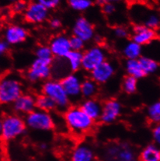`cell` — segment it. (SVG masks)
<instances>
[{
	"label": "cell",
	"instance_id": "cell-1",
	"mask_svg": "<svg viewBox=\"0 0 160 161\" xmlns=\"http://www.w3.org/2000/svg\"><path fill=\"white\" fill-rule=\"evenodd\" d=\"M65 120L68 129L76 134H83L92 128L93 121L81 108H72L66 111Z\"/></svg>",
	"mask_w": 160,
	"mask_h": 161
},
{
	"label": "cell",
	"instance_id": "cell-2",
	"mask_svg": "<svg viewBox=\"0 0 160 161\" xmlns=\"http://www.w3.org/2000/svg\"><path fill=\"white\" fill-rule=\"evenodd\" d=\"M22 94V84L14 75L0 78V103H13Z\"/></svg>",
	"mask_w": 160,
	"mask_h": 161
},
{
	"label": "cell",
	"instance_id": "cell-3",
	"mask_svg": "<svg viewBox=\"0 0 160 161\" xmlns=\"http://www.w3.org/2000/svg\"><path fill=\"white\" fill-rule=\"evenodd\" d=\"M25 131V123L17 115H8L2 121L3 139L11 141L20 136Z\"/></svg>",
	"mask_w": 160,
	"mask_h": 161
},
{
	"label": "cell",
	"instance_id": "cell-4",
	"mask_svg": "<svg viewBox=\"0 0 160 161\" xmlns=\"http://www.w3.org/2000/svg\"><path fill=\"white\" fill-rule=\"evenodd\" d=\"M43 93L50 97L60 108H65L68 106L69 98L65 93L61 82L56 80H49L43 86Z\"/></svg>",
	"mask_w": 160,
	"mask_h": 161
},
{
	"label": "cell",
	"instance_id": "cell-5",
	"mask_svg": "<svg viewBox=\"0 0 160 161\" xmlns=\"http://www.w3.org/2000/svg\"><path fill=\"white\" fill-rule=\"evenodd\" d=\"M26 124L37 131H48L53 128L54 120L48 112L41 110H34L26 118Z\"/></svg>",
	"mask_w": 160,
	"mask_h": 161
},
{
	"label": "cell",
	"instance_id": "cell-6",
	"mask_svg": "<svg viewBox=\"0 0 160 161\" xmlns=\"http://www.w3.org/2000/svg\"><path fill=\"white\" fill-rule=\"evenodd\" d=\"M105 51L99 46L93 47L83 54L82 66L87 71H92L93 69L105 62Z\"/></svg>",
	"mask_w": 160,
	"mask_h": 161
},
{
	"label": "cell",
	"instance_id": "cell-7",
	"mask_svg": "<svg viewBox=\"0 0 160 161\" xmlns=\"http://www.w3.org/2000/svg\"><path fill=\"white\" fill-rule=\"evenodd\" d=\"M106 161H137L133 149L126 145L113 146L105 153Z\"/></svg>",
	"mask_w": 160,
	"mask_h": 161
},
{
	"label": "cell",
	"instance_id": "cell-8",
	"mask_svg": "<svg viewBox=\"0 0 160 161\" xmlns=\"http://www.w3.org/2000/svg\"><path fill=\"white\" fill-rule=\"evenodd\" d=\"M51 62H45L40 59H35L27 73V77L31 81L46 80L51 74Z\"/></svg>",
	"mask_w": 160,
	"mask_h": 161
},
{
	"label": "cell",
	"instance_id": "cell-9",
	"mask_svg": "<svg viewBox=\"0 0 160 161\" xmlns=\"http://www.w3.org/2000/svg\"><path fill=\"white\" fill-rule=\"evenodd\" d=\"M48 9L36 1L29 3L24 11L25 19L32 24H40L44 22L48 19Z\"/></svg>",
	"mask_w": 160,
	"mask_h": 161
},
{
	"label": "cell",
	"instance_id": "cell-10",
	"mask_svg": "<svg viewBox=\"0 0 160 161\" xmlns=\"http://www.w3.org/2000/svg\"><path fill=\"white\" fill-rule=\"evenodd\" d=\"M73 33L74 36L82 39L84 42H89L93 37L94 28L88 19L84 17H79L75 23Z\"/></svg>",
	"mask_w": 160,
	"mask_h": 161
},
{
	"label": "cell",
	"instance_id": "cell-11",
	"mask_svg": "<svg viewBox=\"0 0 160 161\" xmlns=\"http://www.w3.org/2000/svg\"><path fill=\"white\" fill-rule=\"evenodd\" d=\"M61 83L69 99H76L81 94L82 81L78 75L74 74L65 75Z\"/></svg>",
	"mask_w": 160,
	"mask_h": 161
},
{
	"label": "cell",
	"instance_id": "cell-12",
	"mask_svg": "<svg viewBox=\"0 0 160 161\" xmlns=\"http://www.w3.org/2000/svg\"><path fill=\"white\" fill-rule=\"evenodd\" d=\"M49 47L51 51L52 55L60 58H65L72 50L69 38L64 35L56 36L54 37L51 42Z\"/></svg>",
	"mask_w": 160,
	"mask_h": 161
},
{
	"label": "cell",
	"instance_id": "cell-13",
	"mask_svg": "<svg viewBox=\"0 0 160 161\" xmlns=\"http://www.w3.org/2000/svg\"><path fill=\"white\" fill-rule=\"evenodd\" d=\"M114 73V65L110 62L105 61L91 71V76L96 83H104L111 79Z\"/></svg>",
	"mask_w": 160,
	"mask_h": 161
},
{
	"label": "cell",
	"instance_id": "cell-14",
	"mask_svg": "<svg viewBox=\"0 0 160 161\" xmlns=\"http://www.w3.org/2000/svg\"><path fill=\"white\" fill-rule=\"evenodd\" d=\"M27 37V32L19 25L9 26L4 32L5 42L7 44H18L24 42Z\"/></svg>",
	"mask_w": 160,
	"mask_h": 161
},
{
	"label": "cell",
	"instance_id": "cell-15",
	"mask_svg": "<svg viewBox=\"0 0 160 161\" xmlns=\"http://www.w3.org/2000/svg\"><path fill=\"white\" fill-rule=\"evenodd\" d=\"M121 106L117 101H109L102 108L100 118L104 122L112 123L120 116Z\"/></svg>",
	"mask_w": 160,
	"mask_h": 161
},
{
	"label": "cell",
	"instance_id": "cell-16",
	"mask_svg": "<svg viewBox=\"0 0 160 161\" xmlns=\"http://www.w3.org/2000/svg\"><path fill=\"white\" fill-rule=\"evenodd\" d=\"M156 37L154 30L148 28L145 25H138L135 28L133 35V42L143 45L150 43Z\"/></svg>",
	"mask_w": 160,
	"mask_h": 161
},
{
	"label": "cell",
	"instance_id": "cell-17",
	"mask_svg": "<svg viewBox=\"0 0 160 161\" xmlns=\"http://www.w3.org/2000/svg\"><path fill=\"white\" fill-rule=\"evenodd\" d=\"M14 109L21 114L32 112L36 107V100L30 95L21 94L13 102Z\"/></svg>",
	"mask_w": 160,
	"mask_h": 161
},
{
	"label": "cell",
	"instance_id": "cell-18",
	"mask_svg": "<svg viewBox=\"0 0 160 161\" xmlns=\"http://www.w3.org/2000/svg\"><path fill=\"white\" fill-rule=\"evenodd\" d=\"M71 161H95V153L87 144H80L72 153Z\"/></svg>",
	"mask_w": 160,
	"mask_h": 161
},
{
	"label": "cell",
	"instance_id": "cell-19",
	"mask_svg": "<svg viewBox=\"0 0 160 161\" xmlns=\"http://www.w3.org/2000/svg\"><path fill=\"white\" fill-rule=\"evenodd\" d=\"M101 104L97 101L93 99H88L83 103L81 109L89 116L93 121L100 118L102 112Z\"/></svg>",
	"mask_w": 160,
	"mask_h": 161
},
{
	"label": "cell",
	"instance_id": "cell-20",
	"mask_svg": "<svg viewBox=\"0 0 160 161\" xmlns=\"http://www.w3.org/2000/svg\"><path fill=\"white\" fill-rule=\"evenodd\" d=\"M65 58L68 69L72 71H76L82 66L83 53L81 52L71 50Z\"/></svg>",
	"mask_w": 160,
	"mask_h": 161
},
{
	"label": "cell",
	"instance_id": "cell-21",
	"mask_svg": "<svg viewBox=\"0 0 160 161\" xmlns=\"http://www.w3.org/2000/svg\"><path fill=\"white\" fill-rule=\"evenodd\" d=\"M141 161H160V150L156 145H148L141 153Z\"/></svg>",
	"mask_w": 160,
	"mask_h": 161
},
{
	"label": "cell",
	"instance_id": "cell-22",
	"mask_svg": "<svg viewBox=\"0 0 160 161\" xmlns=\"http://www.w3.org/2000/svg\"><path fill=\"white\" fill-rule=\"evenodd\" d=\"M126 70L130 76L134 77L136 80L145 75L138 59H128L126 63Z\"/></svg>",
	"mask_w": 160,
	"mask_h": 161
},
{
	"label": "cell",
	"instance_id": "cell-23",
	"mask_svg": "<svg viewBox=\"0 0 160 161\" xmlns=\"http://www.w3.org/2000/svg\"><path fill=\"white\" fill-rule=\"evenodd\" d=\"M141 53V47L135 42H129L124 47V55L128 59H138Z\"/></svg>",
	"mask_w": 160,
	"mask_h": 161
},
{
	"label": "cell",
	"instance_id": "cell-24",
	"mask_svg": "<svg viewBox=\"0 0 160 161\" xmlns=\"http://www.w3.org/2000/svg\"><path fill=\"white\" fill-rule=\"evenodd\" d=\"M138 61L145 75L154 73L159 68L158 62L149 57H141L138 59Z\"/></svg>",
	"mask_w": 160,
	"mask_h": 161
},
{
	"label": "cell",
	"instance_id": "cell-25",
	"mask_svg": "<svg viewBox=\"0 0 160 161\" xmlns=\"http://www.w3.org/2000/svg\"><path fill=\"white\" fill-rule=\"evenodd\" d=\"M97 91L96 83L93 80H86L82 82L81 94L86 98H91Z\"/></svg>",
	"mask_w": 160,
	"mask_h": 161
},
{
	"label": "cell",
	"instance_id": "cell-26",
	"mask_svg": "<svg viewBox=\"0 0 160 161\" xmlns=\"http://www.w3.org/2000/svg\"><path fill=\"white\" fill-rule=\"evenodd\" d=\"M36 107H37L39 110L48 112L49 111L55 109L56 108V105L50 97L43 94L36 99Z\"/></svg>",
	"mask_w": 160,
	"mask_h": 161
},
{
	"label": "cell",
	"instance_id": "cell-27",
	"mask_svg": "<svg viewBox=\"0 0 160 161\" xmlns=\"http://www.w3.org/2000/svg\"><path fill=\"white\" fill-rule=\"evenodd\" d=\"M68 4L73 10L84 12L92 6L93 0H68Z\"/></svg>",
	"mask_w": 160,
	"mask_h": 161
},
{
	"label": "cell",
	"instance_id": "cell-28",
	"mask_svg": "<svg viewBox=\"0 0 160 161\" xmlns=\"http://www.w3.org/2000/svg\"><path fill=\"white\" fill-rule=\"evenodd\" d=\"M148 116L152 121L159 123L160 121V103L156 102L151 105L148 109Z\"/></svg>",
	"mask_w": 160,
	"mask_h": 161
},
{
	"label": "cell",
	"instance_id": "cell-29",
	"mask_svg": "<svg viewBox=\"0 0 160 161\" xmlns=\"http://www.w3.org/2000/svg\"><path fill=\"white\" fill-rule=\"evenodd\" d=\"M36 55H37V58L49 62H51L52 56H53L50 47L47 46L39 47L36 52Z\"/></svg>",
	"mask_w": 160,
	"mask_h": 161
},
{
	"label": "cell",
	"instance_id": "cell-30",
	"mask_svg": "<svg viewBox=\"0 0 160 161\" xmlns=\"http://www.w3.org/2000/svg\"><path fill=\"white\" fill-rule=\"evenodd\" d=\"M137 85H138V83H137L136 79L129 75V76L125 78V80H124V90L128 93H135V92L136 91Z\"/></svg>",
	"mask_w": 160,
	"mask_h": 161
},
{
	"label": "cell",
	"instance_id": "cell-31",
	"mask_svg": "<svg viewBox=\"0 0 160 161\" xmlns=\"http://www.w3.org/2000/svg\"><path fill=\"white\" fill-rule=\"evenodd\" d=\"M159 25V18L156 14H150L145 19V25L148 28L154 30L157 28Z\"/></svg>",
	"mask_w": 160,
	"mask_h": 161
},
{
	"label": "cell",
	"instance_id": "cell-32",
	"mask_svg": "<svg viewBox=\"0 0 160 161\" xmlns=\"http://www.w3.org/2000/svg\"><path fill=\"white\" fill-rule=\"evenodd\" d=\"M37 3L43 6L47 9H54L58 7L61 3V0H35Z\"/></svg>",
	"mask_w": 160,
	"mask_h": 161
},
{
	"label": "cell",
	"instance_id": "cell-33",
	"mask_svg": "<svg viewBox=\"0 0 160 161\" xmlns=\"http://www.w3.org/2000/svg\"><path fill=\"white\" fill-rule=\"evenodd\" d=\"M70 42V46H71V49L73 51H78L80 52L82 49L84 47V43L82 39L79 38V37L74 36L73 37H72L71 39H69Z\"/></svg>",
	"mask_w": 160,
	"mask_h": 161
},
{
	"label": "cell",
	"instance_id": "cell-34",
	"mask_svg": "<svg viewBox=\"0 0 160 161\" xmlns=\"http://www.w3.org/2000/svg\"><path fill=\"white\" fill-rule=\"evenodd\" d=\"M27 6V4L24 0H18L13 3V9L14 12L16 13H24Z\"/></svg>",
	"mask_w": 160,
	"mask_h": 161
},
{
	"label": "cell",
	"instance_id": "cell-35",
	"mask_svg": "<svg viewBox=\"0 0 160 161\" xmlns=\"http://www.w3.org/2000/svg\"><path fill=\"white\" fill-rule=\"evenodd\" d=\"M103 6V12L107 15H111L115 12L116 10V5L114 3H104Z\"/></svg>",
	"mask_w": 160,
	"mask_h": 161
},
{
	"label": "cell",
	"instance_id": "cell-36",
	"mask_svg": "<svg viewBox=\"0 0 160 161\" xmlns=\"http://www.w3.org/2000/svg\"><path fill=\"white\" fill-rule=\"evenodd\" d=\"M114 33H115V35L120 38H124V37H126L128 36V31L124 27H117L114 31Z\"/></svg>",
	"mask_w": 160,
	"mask_h": 161
},
{
	"label": "cell",
	"instance_id": "cell-37",
	"mask_svg": "<svg viewBox=\"0 0 160 161\" xmlns=\"http://www.w3.org/2000/svg\"><path fill=\"white\" fill-rule=\"evenodd\" d=\"M152 136L155 142L157 144L160 143V126L157 125L155 127L154 130L152 132Z\"/></svg>",
	"mask_w": 160,
	"mask_h": 161
},
{
	"label": "cell",
	"instance_id": "cell-38",
	"mask_svg": "<svg viewBox=\"0 0 160 161\" xmlns=\"http://www.w3.org/2000/svg\"><path fill=\"white\" fill-rule=\"evenodd\" d=\"M8 44L5 41L0 40V58L7 52Z\"/></svg>",
	"mask_w": 160,
	"mask_h": 161
},
{
	"label": "cell",
	"instance_id": "cell-39",
	"mask_svg": "<svg viewBox=\"0 0 160 161\" xmlns=\"http://www.w3.org/2000/svg\"><path fill=\"white\" fill-rule=\"evenodd\" d=\"M50 25L52 28L57 29L61 26V21L58 19H57V18H54V19H52L51 20Z\"/></svg>",
	"mask_w": 160,
	"mask_h": 161
},
{
	"label": "cell",
	"instance_id": "cell-40",
	"mask_svg": "<svg viewBox=\"0 0 160 161\" xmlns=\"http://www.w3.org/2000/svg\"><path fill=\"white\" fill-rule=\"evenodd\" d=\"M5 1L7 2V3H13V4L14 3H16V2L18 1V0H5Z\"/></svg>",
	"mask_w": 160,
	"mask_h": 161
},
{
	"label": "cell",
	"instance_id": "cell-41",
	"mask_svg": "<svg viewBox=\"0 0 160 161\" xmlns=\"http://www.w3.org/2000/svg\"><path fill=\"white\" fill-rule=\"evenodd\" d=\"M96 1H97V3L100 5L104 4V3H105V0H96Z\"/></svg>",
	"mask_w": 160,
	"mask_h": 161
},
{
	"label": "cell",
	"instance_id": "cell-42",
	"mask_svg": "<svg viewBox=\"0 0 160 161\" xmlns=\"http://www.w3.org/2000/svg\"><path fill=\"white\" fill-rule=\"evenodd\" d=\"M1 133H2V121L0 120V136H1Z\"/></svg>",
	"mask_w": 160,
	"mask_h": 161
}]
</instances>
